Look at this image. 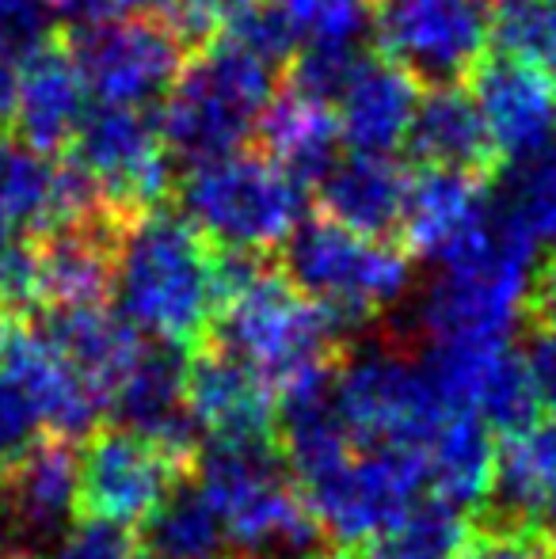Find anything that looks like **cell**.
I'll list each match as a JSON object with an SVG mask.
<instances>
[{"label": "cell", "instance_id": "6da1fadb", "mask_svg": "<svg viewBox=\"0 0 556 559\" xmlns=\"http://www.w3.org/2000/svg\"><path fill=\"white\" fill-rule=\"evenodd\" d=\"M111 301L141 338L194 350L222 309L217 248L179 210L122 217Z\"/></svg>", "mask_w": 556, "mask_h": 559}, {"label": "cell", "instance_id": "7a4b0ae2", "mask_svg": "<svg viewBox=\"0 0 556 559\" xmlns=\"http://www.w3.org/2000/svg\"><path fill=\"white\" fill-rule=\"evenodd\" d=\"M279 66L233 35H217L184 66L156 107L161 138L179 168L210 164L248 148L268 107L279 99Z\"/></svg>", "mask_w": 556, "mask_h": 559}, {"label": "cell", "instance_id": "3957f363", "mask_svg": "<svg viewBox=\"0 0 556 559\" xmlns=\"http://www.w3.org/2000/svg\"><path fill=\"white\" fill-rule=\"evenodd\" d=\"M279 271L328 312L347 346L412 289V255L401 240L351 233L328 217H305L294 228L279 248Z\"/></svg>", "mask_w": 556, "mask_h": 559}, {"label": "cell", "instance_id": "277c9868", "mask_svg": "<svg viewBox=\"0 0 556 559\" xmlns=\"http://www.w3.org/2000/svg\"><path fill=\"white\" fill-rule=\"evenodd\" d=\"M210 343L248 361L275 389V396L305 377L335 369L347 354V338L328 312L289 286L275 263L256 271L225 297L210 328Z\"/></svg>", "mask_w": 556, "mask_h": 559}, {"label": "cell", "instance_id": "5b68a950", "mask_svg": "<svg viewBox=\"0 0 556 559\" xmlns=\"http://www.w3.org/2000/svg\"><path fill=\"white\" fill-rule=\"evenodd\" d=\"M176 210L214 248L268 255L309 217V191L271 156L240 148L222 160L184 168L176 179Z\"/></svg>", "mask_w": 556, "mask_h": 559}, {"label": "cell", "instance_id": "8992f818", "mask_svg": "<svg viewBox=\"0 0 556 559\" xmlns=\"http://www.w3.org/2000/svg\"><path fill=\"white\" fill-rule=\"evenodd\" d=\"M335 400L358 449H412L427 456L438 427L453 415L423 361L397 343L343 354L335 369Z\"/></svg>", "mask_w": 556, "mask_h": 559}, {"label": "cell", "instance_id": "52a82bcc", "mask_svg": "<svg viewBox=\"0 0 556 559\" xmlns=\"http://www.w3.org/2000/svg\"><path fill=\"white\" fill-rule=\"evenodd\" d=\"M69 148V160L92 179L99 202L115 217L156 210L176 191V160L161 138L156 111L92 104Z\"/></svg>", "mask_w": 556, "mask_h": 559}, {"label": "cell", "instance_id": "ba28073f", "mask_svg": "<svg viewBox=\"0 0 556 559\" xmlns=\"http://www.w3.org/2000/svg\"><path fill=\"white\" fill-rule=\"evenodd\" d=\"M427 484V456L412 449H355L347 461L297 484L312 518L340 556L386 530L393 518L419 502Z\"/></svg>", "mask_w": 556, "mask_h": 559}, {"label": "cell", "instance_id": "9c48e42d", "mask_svg": "<svg viewBox=\"0 0 556 559\" xmlns=\"http://www.w3.org/2000/svg\"><path fill=\"white\" fill-rule=\"evenodd\" d=\"M199 476L153 438L119 423L96 427L76 453V518L141 530L184 479Z\"/></svg>", "mask_w": 556, "mask_h": 559}, {"label": "cell", "instance_id": "30bf717a", "mask_svg": "<svg viewBox=\"0 0 556 559\" xmlns=\"http://www.w3.org/2000/svg\"><path fill=\"white\" fill-rule=\"evenodd\" d=\"M374 43L423 88L461 84L492 46V0H374Z\"/></svg>", "mask_w": 556, "mask_h": 559}, {"label": "cell", "instance_id": "8fae6325", "mask_svg": "<svg viewBox=\"0 0 556 559\" xmlns=\"http://www.w3.org/2000/svg\"><path fill=\"white\" fill-rule=\"evenodd\" d=\"M69 53L81 66L92 104L156 111L187 66V46L161 15L96 23L69 35Z\"/></svg>", "mask_w": 556, "mask_h": 559}, {"label": "cell", "instance_id": "7c38bea8", "mask_svg": "<svg viewBox=\"0 0 556 559\" xmlns=\"http://www.w3.org/2000/svg\"><path fill=\"white\" fill-rule=\"evenodd\" d=\"M184 396L206 445H279V396L248 361L217 343L187 354Z\"/></svg>", "mask_w": 556, "mask_h": 559}, {"label": "cell", "instance_id": "4fadbf2b", "mask_svg": "<svg viewBox=\"0 0 556 559\" xmlns=\"http://www.w3.org/2000/svg\"><path fill=\"white\" fill-rule=\"evenodd\" d=\"M96 214L111 210L73 160H54L27 141H0V243L35 240Z\"/></svg>", "mask_w": 556, "mask_h": 559}, {"label": "cell", "instance_id": "5bb4252c", "mask_svg": "<svg viewBox=\"0 0 556 559\" xmlns=\"http://www.w3.org/2000/svg\"><path fill=\"white\" fill-rule=\"evenodd\" d=\"M499 164H522L556 145V81L549 69L492 53L469 76Z\"/></svg>", "mask_w": 556, "mask_h": 559}, {"label": "cell", "instance_id": "9a60e30c", "mask_svg": "<svg viewBox=\"0 0 556 559\" xmlns=\"http://www.w3.org/2000/svg\"><path fill=\"white\" fill-rule=\"evenodd\" d=\"M76 522V453L66 438H50L31 449L15 468L0 476V530L12 552L35 556L54 548Z\"/></svg>", "mask_w": 556, "mask_h": 559}, {"label": "cell", "instance_id": "2e32d148", "mask_svg": "<svg viewBox=\"0 0 556 559\" xmlns=\"http://www.w3.org/2000/svg\"><path fill=\"white\" fill-rule=\"evenodd\" d=\"M492 217V183L484 176L419 168L409 183L397 240L412 259L446 263L458 255Z\"/></svg>", "mask_w": 556, "mask_h": 559}, {"label": "cell", "instance_id": "e0dca14e", "mask_svg": "<svg viewBox=\"0 0 556 559\" xmlns=\"http://www.w3.org/2000/svg\"><path fill=\"white\" fill-rule=\"evenodd\" d=\"M92 111V92L81 76V66L66 43H46L23 61L20 99H15L12 126L20 141L38 153L69 148Z\"/></svg>", "mask_w": 556, "mask_h": 559}, {"label": "cell", "instance_id": "ac0fdd59", "mask_svg": "<svg viewBox=\"0 0 556 559\" xmlns=\"http://www.w3.org/2000/svg\"><path fill=\"white\" fill-rule=\"evenodd\" d=\"M423 96V84L404 73L397 61L370 58L363 61L343 96L335 99V122L347 153H374V156H397L404 148Z\"/></svg>", "mask_w": 556, "mask_h": 559}, {"label": "cell", "instance_id": "d6986e66", "mask_svg": "<svg viewBox=\"0 0 556 559\" xmlns=\"http://www.w3.org/2000/svg\"><path fill=\"white\" fill-rule=\"evenodd\" d=\"M35 332L107 400L111 412V396L145 350L149 338H141L127 324L115 305H66V309H43L38 312Z\"/></svg>", "mask_w": 556, "mask_h": 559}, {"label": "cell", "instance_id": "ffe728a7", "mask_svg": "<svg viewBox=\"0 0 556 559\" xmlns=\"http://www.w3.org/2000/svg\"><path fill=\"white\" fill-rule=\"evenodd\" d=\"M0 366L35 400L50 438L73 442L81 435H92L99 415L107 412V400L35 328H20L8 335L4 350H0Z\"/></svg>", "mask_w": 556, "mask_h": 559}, {"label": "cell", "instance_id": "44dd1931", "mask_svg": "<svg viewBox=\"0 0 556 559\" xmlns=\"http://www.w3.org/2000/svg\"><path fill=\"white\" fill-rule=\"evenodd\" d=\"M122 217L96 214L66 222L38 236V263H43V309L66 305H104L115 282V243Z\"/></svg>", "mask_w": 556, "mask_h": 559}, {"label": "cell", "instance_id": "7402d4cb", "mask_svg": "<svg viewBox=\"0 0 556 559\" xmlns=\"http://www.w3.org/2000/svg\"><path fill=\"white\" fill-rule=\"evenodd\" d=\"M412 171L397 156L343 153L335 168L317 183L320 217L363 236L393 240L401 228Z\"/></svg>", "mask_w": 556, "mask_h": 559}, {"label": "cell", "instance_id": "603a6c76", "mask_svg": "<svg viewBox=\"0 0 556 559\" xmlns=\"http://www.w3.org/2000/svg\"><path fill=\"white\" fill-rule=\"evenodd\" d=\"M404 148L419 168L461 171V176H488L499 164L481 107L461 84H438L423 92Z\"/></svg>", "mask_w": 556, "mask_h": 559}, {"label": "cell", "instance_id": "cb8c5ba5", "mask_svg": "<svg viewBox=\"0 0 556 559\" xmlns=\"http://www.w3.org/2000/svg\"><path fill=\"white\" fill-rule=\"evenodd\" d=\"M499 518L537 537H556V419L534 423L499 445Z\"/></svg>", "mask_w": 556, "mask_h": 559}, {"label": "cell", "instance_id": "d4e9b609", "mask_svg": "<svg viewBox=\"0 0 556 559\" xmlns=\"http://www.w3.org/2000/svg\"><path fill=\"white\" fill-rule=\"evenodd\" d=\"M256 138H260V145H263L260 153L271 156V160H275L286 176H294L309 194L317 191L320 179L335 168V160L347 153L332 107L294 96L289 88L268 107Z\"/></svg>", "mask_w": 556, "mask_h": 559}, {"label": "cell", "instance_id": "484cf974", "mask_svg": "<svg viewBox=\"0 0 556 559\" xmlns=\"http://www.w3.org/2000/svg\"><path fill=\"white\" fill-rule=\"evenodd\" d=\"M496 430L473 412H453L427 445V484L450 507H481L496 491Z\"/></svg>", "mask_w": 556, "mask_h": 559}, {"label": "cell", "instance_id": "4316f807", "mask_svg": "<svg viewBox=\"0 0 556 559\" xmlns=\"http://www.w3.org/2000/svg\"><path fill=\"white\" fill-rule=\"evenodd\" d=\"M469 540L473 525L465 522V510L442 499H419L347 559H461Z\"/></svg>", "mask_w": 556, "mask_h": 559}, {"label": "cell", "instance_id": "83f0119b", "mask_svg": "<svg viewBox=\"0 0 556 559\" xmlns=\"http://www.w3.org/2000/svg\"><path fill=\"white\" fill-rule=\"evenodd\" d=\"M225 540L222 518L194 476L184 479L141 525V548L156 559H229Z\"/></svg>", "mask_w": 556, "mask_h": 559}, {"label": "cell", "instance_id": "f1b7e54d", "mask_svg": "<svg viewBox=\"0 0 556 559\" xmlns=\"http://www.w3.org/2000/svg\"><path fill=\"white\" fill-rule=\"evenodd\" d=\"M492 206L534 248H556V145L511 164L492 187Z\"/></svg>", "mask_w": 556, "mask_h": 559}, {"label": "cell", "instance_id": "f546056e", "mask_svg": "<svg viewBox=\"0 0 556 559\" xmlns=\"http://www.w3.org/2000/svg\"><path fill=\"white\" fill-rule=\"evenodd\" d=\"M492 46L504 58L556 69V0H496Z\"/></svg>", "mask_w": 556, "mask_h": 559}, {"label": "cell", "instance_id": "4dcf8cb0", "mask_svg": "<svg viewBox=\"0 0 556 559\" xmlns=\"http://www.w3.org/2000/svg\"><path fill=\"white\" fill-rule=\"evenodd\" d=\"M301 46H370L374 0H279Z\"/></svg>", "mask_w": 556, "mask_h": 559}, {"label": "cell", "instance_id": "1f68e13d", "mask_svg": "<svg viewBox=\"0 0 556 559\" xmlns=\"http://www.w3.org/2000/svg\"><path fill=\"white\" fill-rule=\"evenodd\" d=\"M366 58H370V46H301L286 66L289 92L312 104L335 107Z\"/></svg>", "mask_w": 556, "mask_h": 559}, {"label": "cell", "instance_id": "d6a6232c", "mask_svg": "<svg viewBox=\"0 0 556 559\" xmlns=\"http://www.w3.org/2000/svg\"><path fill=\"white\" fill-rule=\"evenodd\" d=\"M46 438L43 415L20 381L0 366V476Z\"/></svg>", "mask_w": 556, "mask_h": 559}, {"label": "cell", "instance_id": "836d02e7", "mask_svg": "<svg viewBox=\"0 0 556 559\" xmlns=\"http://www.w3.org/2000/svg\"><path fill=\"white\" fill-rule=\"evenodd\" d=\"M256 0H164L161 20L184 38L187 50H202L233 27Z\"/></svg>", "mask_w": 556, "mask_h": 559}, {"label": "cell", "instance_id": "e575fe53", "mask_svg": "<svg viewBox=\"0 0 556 559\" xmlns=\"http://www.w3.org/2000/svg\"><path fill=\"white\" fill-rule=\"evenodd\" d=\"M0 305L8 312H43V263L38 240L0 243Z\"/></svg>", "mask_w": 556, "mask_h": 559}, {"label": "cell", "instance_id": "d590c367", "mask_svg": "<svg viewBox=\"0 0 556 559\" xmlns=\"http://www.w3.org/2000/svg\"><path fill=\"white\" fill-rule=\"evenodd\" d=\"M54 12L50 0H0V46L15 53H35L38 46L50 43Z\"/></svg>", "mask_w": 556, "mask_h": 559}, {"label": "cell", "instance_id": "8d00e7d4", "mask_svg": "<svg viewBox=\"0 0 556 559\" xmlns=\"http://www.w3.org/2000/svg\"><path fill=\"white\" fill-rule=\"evenodd\" d=\"M134 556V537L130 530L107 522H81L69 525L66 537L54 545L50 559H130Z\"/></svg>", "mask_w": 556, "mask_h": 559}, {"label": "cell", "instance_id": "74e56055", "mask_svg": "<svg viewBox=\"0 0 556 559\" xmlns=\"http://www.w3.org/2000/svg\"><path fill=\"white\" fill-rule=\"evenodd\" d=\"M461 559H545V552L537 533L519 530L504 518H492L481 530H473V540Z\"/></svg>", "mask_w": 556, "mask_h": 559}, {"label": "cell", "instance_id": "f35d334b", "mask_svg": "<svg viewBox=\"0 0 556 559\" xmlns=\"http://www.w3.org/2000/svg\"><path fill=\"white\" fill-rule=\"evenodd\" d=\"M58 20L69 27H96V23L138 20V15H161L164 0H50Z\"/></svg>", "mask_w": 556, "mask_h": 559}, {"label": "cell", "instance_id": "ab89813d", "mask_svg": "<svg viewBox=\"0 0 556 559\" xmlns=\"http://www.w3.org/2000/svg\"><path fill=\"white\" fill-rule=\"evenodd\" d=\"M522 361H527V369H530V381H534L542 412L549 415V419H556V328L553 324H537L534 332L527 335Z\"/></svg>", "mask_w": 556, "mask_h": 559}, {"label": "cell", "instance_id": "60d3db41", "mask_svg": "<svg viewBox=\"0 0 556 559\" xmlns=\"http://www.w3.org/2000/svg\"><path fill=\"white\" fill-rule=\"evenodd\" d=\"M530 309H534L537 324L556 328V248H549L537 263L534 294H530Z\"/></svg>", "mask_w": 556, "mask_h": 559}, {"label": "cell", "instance_id": "b9f144b4", "mask_svg": "<svg viewBox=\"0 0 556 559\" xmlns=\"http://www.w3.org/2000/svg\"><path fill=\"white\" fill-rule=\"evenodd\" d=\"M23 61H27V53H15L8 46H0V126H12L20 81H23Z\"/></svg>", "mask_w": 556, "mask_h": 559}, {"label": "cell", "instance_id": "7bdbcfd3", "mask_svg": "<svg viewBox=\"0 0 556 559\" xmlns=\"http://www.w3.org/2000/svg\"><path fill=\"white\" fill-rule=\"evenodd\" d=\"M8 317H12V312H8L4 305H0V350H4L8 335H12V324H8Z\"/></svg>", "mask_w": 556, "mask_h": 559}, {"label": "cell", "instance_id": "ee69618b", "mask_svg": "<svg viewBox=\"0 0 556 559\" xmlns=\"http://www.w3.org/2000/svg\"><path fill=\"white\" fill-rule=\"evenodd\" d=\"M0 559H35V556H23V552H4Z\"/></svg>", "mask_w": 556, "mask_h": 559}, {"label": "cell", "instance_id": "f6af8a7d", "mask_svg": "<svg viewBox=\"0 0 556 559\" xmlns=\"http://www.w3.org/2000/svg\"><path fill=\"white\" fill-rule=\"evenodd\" d=\"M130 559H156V556H149L145 548H141V552H134V556H130Z\"/></svg>", "mask_w": 556, "mask_h": 559}, {"label": "cell", "instance_id": "bcb514c9", "mask_svg": "<svg viewBox=\"0 0 556 559\" xmlns=\"http://www.w3.org/2000/svg\"><path fill=\"white\" fill-rule=\"evenodd\" d=\"M0 556H4V552H0Z\"/></svg>", "mask_w": 556, "mask_h": 559}, {"label": "cell", "instance_id": "7dc6e473", "mask_svg": "<svg viewBox=\"0 0 556 559\" xmlns=\"http://www.w3.org/2000/svg\"><path fill=\"white\" fill-rule=\"evenodd\" d=\"M553 559H556V556H553Z\"/></svg>", "mask_w": 556, "mask_h": 559}]
</instances>
